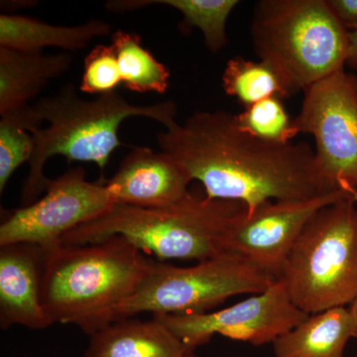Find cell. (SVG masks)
Segmentation results:
<instances>
[{"mask_svg": "<svg viewBox=\"0 0 357 357\" xmlns=\"http://www.w3.org/2000/svg\"><path fill=\"white\" fill-rule=\"evenodd\" d=\"M31 107L40 121L48 126L32 132L34 153L21 194L26 206L33 204L50 183L51 178L44 174L48 159L63 156L69 162L96 163L102 174L98 182L105 184V167L122 145L119 136L122 122L129 117H146L168 128L176 121L177 112L175 103L170 100L149 105H131L116 91L86 100L79 96L73 84H66L56 95L41 98Z\"/></svg>", "mask_w": 357, "mask_h": 357, "instance_id": "cell-2", "label": "cell"}, {"mask_svg": "<svg viewBox=\"0 0 357 357\" xmlns=\"http://www.w3.org/2000/svg\"><path fill=\"white\" fill-rule=\"evenodd\" d=\"M351 319L352 335L357 338V297L347 307Z\"/></svg>", "mask_w": 357, "mask_h": 357, "instance_id": "cell-26", "label": "cell"}, {"mask_svg": "<svg viewBox=\"0 0 357 357\" xmlns=\"http://www.w3.org/2000/svg\"><path fill=\"white\" fill-rule=\"evenodd\" d=\"M44 249L28 243L2 246L0 252V323L31 330L49 326L41 303Z\"/></svg>", "mask_w": 357, "mask_h": 357, "instance_id": "cell-13", "label": "cell"}, {"mask_svg": "<svg viewBox=\"0 0 357 357\" xmlns=\"http://www.w3.org/2000/svg\"><path fill=\"white\" fill-rule=\"evenodd\" d=\"M238 3L237 0H128L107 2V8L115 13L153 4L172 7L182 13L181 27L185 30L198 28L208 50L218 53L227 44V20Z\"/></svg>", "mask_w": 357, "mask_h": 357, "instance_id": "cell-18", "label": "cell"}, {"mask_svg": "<svg viewBox=\"0 0 357 357\" xmlns=\"http://www.w3.org/2000/svg\"><path fill=\"white\" fill-rule=\"evenodd\" d=\"M256 55L291 96L344 69L349 31L326 0H262L251 20Z\"/></svg>", "mask_w": 357, "mask_h": 357, "instance_id": "cell-5", "label": "cell"}, {"mask_svg": "<svg viewBox=\"0 0 357 357\" xmlns=\"http://www.w3.org/2000/svg\"><path fill=\"white\" fill-rule=\"evenodd\" d=\"M122 84L116 52L112 44L98 45L84 58V73L79 89L89 95L114 93Z\"/></svg>", "mask_w": 357, "mask_h": 357, "instance_id": "cell-23", "label": "cell"}, {"mask_svg": "<svg viewBox=\"0 0 357 357\" xmlns=\"http://www.w3.org/2000/svg\"><path fill=\"white\" fill-rule=\"evenodd\" d=\"M357 201V191L338 189L302 201H271L252 213L241 211L223 239V251L237 253L277 280L307 223L319 210L342 199Z\"/></svg>", "mask_w": 357, "mask_h": 357, "instance_id": "cell-11", "label": "cell"}, {"mask_svg": "<svg viewBox=\"0 0 357 357\" xmlns=\"http://www.w3.org/2000/svg\"><path fill=\"white\" fill-rule=\"evenodd\" d=\"M72 55L27 53L0 47V114L28 107L54 79L70 69Z\"/></svg>", "mask_w": 357, "mask_h": 357, "instance_id": "cell-14", "label": "cell"}, {"mask_svg": "<svg viewBox=\"0 0 357 357\" xmlns=\"http://www.w3.org/2000/svg\"><path fill=\"white\" fill-rule=\"evenodd\" d=\"M357 201L319 210L291 250L280 276L309 314L347 307L357 297Z\"/></svg>", "mask_w": 357, "mask_h": 357, "instance_id": "cell-6", "label": "cell"}, {"mask_svg": "<svg viewBox=\"0 0 357 357\" xmlns=\"http://www.w3.org/2000/svg\"><path fill=\"white\" fill-rule=\"evenodd\" d=\"M326 2L347 31L357 29V0H326Z\"/></svg>", "mask_w": 357, "mask_h": 357, "instance_id": "cell-24", "label": "cell"}, {"mask_svg": "<svg viewBox=\"0 0 357 357\" xmlns=\"http://www.w3.org/2000/svg\"><path fill=\"white\" fill-rule=\"evenodd\" d=\"M112 44L124 88L140 93H166L170 72L143 47L140 35L117 30L112 35Z\"/></svg>", "mask_w": 357, "mask_h": 357, "instance_id": "cell-19", "label": "cell"}, {"mask_svg": "<svg viewBox=\"0 0 357 357\" xmlns=\"http://www.w3.org/2000/svg\"><path fill=\"white\" fill-rule=\"evenodd\" d=\"M349 48L347 64L357 69V29L349 31Z\"/></svg>", "mask_w": 357, "mask_h": 357, "instance_id": "cell-25", "label": "cell"}, {"mask_svg": "<svg viewBox=\"0 0 357 357\" xmlns=\"http://www.w3.org/2000/svg\"><path fill=\"white\" fill-rule=\"evenodd\" d=\"M44 251L41 303L49 325H76L89 335L137 291L154 263L121 236Z\"/></svg>", "mask_w": 357, "mask_h": 357, "instance_id": "cell-3", "label": "cell"}, {"mask_svg": "<svg viewBox=\"0 0 357 357\" xmlns=\"http://www.w3.org/2000/svg\"><path fill=\"white\" fill-rule=\"evenodd\" d=\"M42 121L31 105L2 115L0 121V192L22 164L31 160L35 149L33 131Z\"/></svg>", "mask_w": 357, "mask_h": 357, "instance_id": "cell-21", "label": "cell"}, {"mask_svg": "<svg viewBox=\"0 0 357 357\" xmlns=\"http://www.w3.org/2000/svg\"><path fill=\"white\" fill-rule=\"evenodd\" d=\"M357 357V356H356Z\"/></svg>", "mask_w": 357, "mask_h": 357, "instance_id": "cell-28", "label": "cell"}, {"mask_svg": "<svg viewBox=\"0 0 357 357\" xmlns=\"http://www.w3.org/2000/svg\"><path fill=\"white\" fill-rule=\"evenodd\" d=\"M115 204L105 184L86 180L83 167L50 180L46 195L13 211L0 225V246L28 243L44 250L60 245L68 232L93 222Z\"/></svg>", "mask_w": 357, "mask_h": 357, "instance_id": "cell-9", "label": "cell"}, {"mask_svg": "<svg viewBox=\"0 0 357 357\" xmlns=\"http://www.w3.org/2000/svg\"><path fill=\"white\" fill-rule=\"evenodd\" d=\"M112 33L105 21L91 20L81 25H51L16 14L0 15V47L27 53H42L45 48L83 50L93 39Z\"/></svg>", "mask_w": 357, "mask_h": 357, "instance_id": "cell-16", "label": "cell"}, {"mask_svg": "<svg viewBox=\"0 0 357 357\" xmlns=\"http://www.w3.org/2000/svg\"><path fill=\"white\" fill-rule=\"evenodd\" d=\"M191 357H198V356H197L196 354H195V352H194V354H192Z\"/></svg>", "mask_w": 357, "mask_h": 357, "instance_id": "cell-27", "label": "cell"}, {"mask_svg": "<svg viewBox=\"0 0 357 357\" xmlns=\"http://www.w3.org/2000/svg\"><path fill=\"white\" fill-rule=\"evenodd\" d=\"M243 204L199 192L165 208L114 204L109 213L68 232L62 245H88L107 237L123 236L140 250L160 259L204 261L225 252L223 239Z\"/></svg>", "mask_w": 357, "mask_h": 357, "instance_id": "cell-4", "label": "cell"}, {"mask_svg": "<svg viewBox=\"0 0 357 357\" xmlns=\"http://www.w3.org/2000/svg\"><path fill=\"white\" fill-rule=\"evenodd\" d=\"M276 281L266 270L229 251L190 267L154 262L137 291L110 310L96 331L144 312H206L232 296L264 292Z\"/></svg>", "mask_w": 357, "mask_h": 357, "instance_id": "cell-7", "label": "cell"}, {"mask_svg": "<svg viewBox=\"0 0 357 357\" xmlns=\"http://www.w3.org/2000/svg\"><path fill=\"white\" fill-rule=\"evenodd\" d=\"M222 86L227 96L236 98L245 107L271 96L284 100L291 96L269 66L243 57H234L227 62Z\"/></svg>", "mask_w": 357, "mask_h": 357, "instance_id": "cell-20", "label": "cell"}, {"mask_svg": "<svg viewBox=\"0 0 357 357\" xmlns=\"http://www.w3.org/2000/svg\"><path fill=\"white\" fill-rule=\"evenodd\" d=\"M191 178L165 152L134 148L122 160L105 185L115 204L136 208H165L189 196Z\"/></svg>", "mask_w": 357, "mask_h": 357, "instance_id": "cell-12", "label": "cell"}, {"mask_svg": "<svg viewBox=\"0 0 357 357\" xmlns=\"http://www.w3.org/2000/svg\"><path fill=\"white\" fill-rule=\"evenodd\" d=\"M354 337L347 307L310 314L300 325L273 342L275 357H344Z\"/></svg>", "mask_w": 357, "mask_h": 357, "instance_id": "cell-17", "label": "cell"}, {"mask_svg": "<svg viewBox=\"0 0 357 357\" xmlns=\"http://www.w3.org/2000/svg\"><path fill=\"white\" fill-rule=\"evenodd\" d=\"M310 314L296 306L284 282L277 280L227 309L213 312L154 314L190 349L208 344L215 335L262 345L273 342Z\"/></svg>", "mask_w": 357, "mask_h": 357, "instance_id": "cell-10", "label": "cell"}, {"mask_svg": "<svg viewBox=\"0 0 357 357\" xmlns=\"http://www.w3.org/2000/svg\"><path fill=\"white\" fill-rule=\"evenodd\" d=\"M157 141L192 181L201 183L208 198L243 204L248 213L267 202L302 201L338 190L319 172L309 144L260 139L225 110L175 121Z\"/></svg>", "mask_w": 357, "mask_h": 357, "instance_id": "cell-1", "label": "cell"}, {"mask_svg": "<svg viewBox=\"0 0 357 357\" xmlns=\"http://www.w3.org/2000/svg\"><path fill=\"white\" fill-rule=\"evenodd\" d=\"M84 357H191L163 323L121 319L91 333Z\"/></svg>", "mask_w": 357, "mask_h": 357, "instance_id": "cell-15", "label": "cell"}, {"mask_svg": "<svg viewBox=\"0 0 357 357\" xmlns=\"http://www.w3.org/2000/svg\"><path fill=\"white\" fill-rule=\"evenodd\" d=\"M294 124L298 133L314 136L323 177L357 191V77L342 69L307 88Z\"/></svg>", "mask_w": 357, "mask_h": 357, "instance_id": "cell-8", "label": "cell"}, {"mask_svg": "<svg viewBox=\"0 0 357 357\" xmlns=\"http://www.w3.org/2000/svg\"><path fill=\"white\" fill-rule=\"evenodd\" d=\"M282 100L277 96H271L249 105L241 114H236L239 126L262 140L274 143L292 142L293 138L299 133Z\"/></svg>", "mask_w": 357, "mask_h": 357, "instance_id": "cell-22", "label": "cell"}]
</instances>
